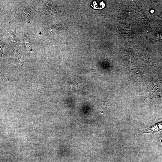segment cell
<instances>
[{
  "label": "cell",
  "instance_id": "obj_1",
  "mask_svg": "<svg viewBox=\"0 0 162 162\" xmlns=\"http://www.w3.org/2000/svg\"><path fill=\"white\" fill-rule=\"evenodd\" d=\"M150 93L151 97L157 100H162V81H157L151 88Z\"/></svg>",
  "mask_w": 162,
  "mask_h": 162
},
{
  "label": "cell",
  "instance_id": "obj_2",
  "mask_svg": "<svg viewBox=\"0 0 162 162\" xmlns=\"http://www.w3.org/2000/svg\"><path fill=\"white\" fill-rule=\"evenodd\" d=\"M162 129V121L159 122L149 128L141 130L138 132V134L145 133L154 134Z\"/></svg>",
  "mask_w": 162,
  "mask_h": 162
},
{
  "label": "cell",
  "instance_id": "obj_3",
  "mask_svg": "<svg viewBox=\"0 0 162 162\" xmlns=\"http://www.w3.org/2000/svg\"><path fill=\"white\" fill-rule=\"evenodd\" d=\"M25 11H24V13L26 14L23 13V18L24 20L30 19V18L32 16L33 13V10H32L28 9L27 10H26Z\"/></svg>",
  "mask_w": 162,
  "mask_h": 162
},
{
  "label": "cell",
  "instance_id": "obj_4",
  "mask_svg": "<svg viewBox=\"0 0 162 162\" xmlns=\"http://www.w3.org/2000/svg\"><path fill=\"white\" fill-rule=\"evenodd\" d=\"M52 5H47L44 9V12L46 14H51L55 12L54 7Z\"/></svg>",
  "mask_w": 162,
  "mask_h": 162
},
{
  "label": "cell",
  "instance_id": "obj_5",
  "mask_svg": "<svg viewBox=\"0 0 162 162\" xmlns=\"http://www.w3.org/2000/svg\"><path fill=\"white\" fill-rule=\"evenodd\" d=\"M161 143H162V139H161Z\"/></svg>",
  "mask_w": 162,
  "mask_h": 162
}]
</instances>
